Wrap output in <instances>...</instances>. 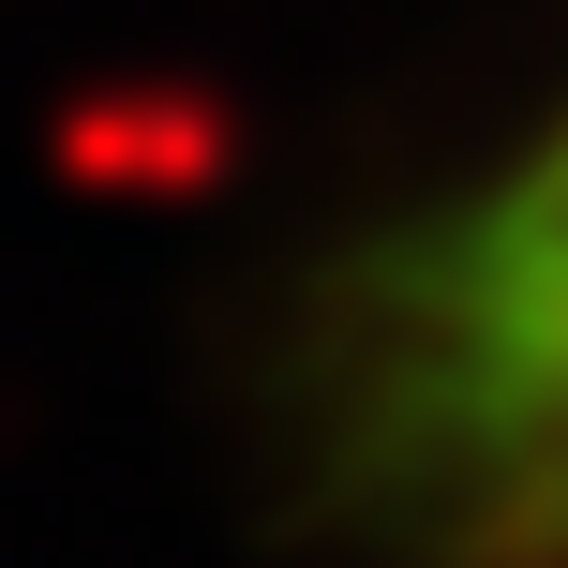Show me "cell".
Here are the masks:
<instances>
[{
  "mask_svg": "<svg viewBox=\"0 0 568 568\" xmlns=\"http://www.w3.org/2000/svg\"><path fill=\"white\" fill-rule=\"evenodd\" d=\"M374 479L449 568H568V120L374 314Z\"/></svg>",
  "mask_w": 568,
  "mask_h": 568,
  "instance_id": "cell-1",
  "label": "cell"
}]
</instances>
